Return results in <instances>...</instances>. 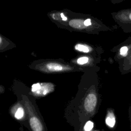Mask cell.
Listing matches in <instances>:
<instances>
[{
    "label": "cell",
    "instance_id": "13",
    "mask_svg": "<svg viewBox=\"0 0 131 131\" xmlns=\"http://www.w3.org/2000/svg\"><path fill=\"white\" fill-rule=\"evenodd\" d=\"M84 25L85 26H89L91 25V19H87L84 21Z\"/></svg>",
    "mask_w": 131,
    "mask_h": 131
},
{
    "label": "cell",
    "instance_id": "10",
    "mask_svg": "<svg viewBox=\"0 0 131 131\" xmlns=\"http://www.w3.org/2000/svg\"><path fill=\"white\" fill-rule=\"evenodd\" d=\"M89 59L88 57H80L77 59V63L79 64H85L86 63H87L88 62Z\"/></svg>",
    "mask_w": 131,
    "mask_h": 131
},
{
    "label": "cell",
    "instance_id": "4",
    "mask_svg": "<svg viewBox=\"0 0 131 131\" xmlns=\"http://www.w3.org/2000/svg\"><path fill=\"white\" fill-rule=\"evenodd\" d=\"M105 122L107 125L111 128H113L115 126L116 124V118L114 113L112 111L108 112L105 119Z\"/></svg>",
    "mask_w": 131,
    "mask_h": 131
},
{
    "label": "cell",
    "instance_id": "8",
    "mask_svg": "<svg viewBox=\"0 0 131 131\" xmlns=\"http://www.w3.org/2000/svg\"><path fill=\"white\" fill-rule=\"evenodd\" d=\"M24 115V111L22 107H18L15 113V117L17 119L22 118Z\"/></svg>",
    "mask_w": 131,
    "mask_h": 131
},
{
    "label": "cell",
    "instance_id": "7",
    "mask_svg": "<svg viewBox=\"0 0 131 131\" xmlns=\"http://www.w3.org/2000/svg\"><path fill=\"white\" fill-rule=\"evenodd\" d=\"M75 48L76 50L81 51V52H85V53H87L89 52V49L87 46H84L83 45H81V44H77L75 46Z\"/></svg>",
    "mask_w": 131,
    "mask_h": 131
},
{
    "label": "cell",
    "instance_id": "12",
    "mask_svg": "<svg viewBox=\"0 0 131 131\" xmlns=\"http://www.w3.org/2000/svg\"><path fill=\"white\" fill-rule=\"evenodd\" d=\"M128 118L129 121V128L131 129V104L128 108Z\"/></svg>",
    "mask_w": 131,
    "mask_h": 131
},
{
    "label": "cell",
    "instance_id": "14",
    "mask_svg": "<svg viewBox=\"0 0 131 131\" xmlns=\"http://www.w3.org/2000/svg\"><path fill=\"white\" fill-rule=\"evenodd\" d=\"M60 16H61V17L62 18V19L63 20L66 21V20H67V18L63 15V14L62 13H61L60 14Z\"/></svg>",
    "mask_w": 131,
    "mask_h": 131
},
{
    "label": "cell",
    "instance_id": "3",
    "mask_svg": "<svg viewBox=\"0 0 131 131\" xmlns=\"http://www.w3.org/2000/svg\"><path fill=\"white\" fill-rule=\"evenodd\" d=\"M121 70L123 74L131 72V51L126 57L121 60Z\"/></svg>",
    "mask_w": 131,
    "mask_h": 131
},
{
    "label": "cell",
    "instance_id": "2",
    "mask_svg": "<svg viewBox=\"0 0 131 131\" xmlns=\"http://www.w3.org/2000/svg\"><path fill=\"white\" fill-rule=\"evenodd\" d=\"M97 103V98L93 93L89 94L85 98L84 106L85 110L88 112H93L96 106Z\"/></svg>",
    "mask_w": 131,
    "mask_h": 131
},
{
    "label": "cell",
    "instance_id": "1",
    "mask_svg": "<svg viewBox=\"0 0 131 131\" xmlns=\"http://www.w3.org/2000/svg\"><path fill=\"white\" fill-rule=\"evenodd\" d=\"M116 20L125 33H131V8L122 10L115 15Z\"/></svg>",
    "mask_w": 131,
    "mask_h": 131
},
{
    "label": "cell",
    "instance_id": "11",
    "mask_svg": "<svg viewBox=\"0 0 131 131\" xmlns=\"http://www.w3.org/2000/svg\"><path fill=\"white\" fill-rule=\"evenodd\" d=\"M40 85L39 83H35L32 85V92H36L40 89Z\"/></svg>",
    "mask_w": 131,
    "mask_h": 131
},
{
    "label": "cell",
    "instance_id": "6",
    "mask_svg": "<svg viewBox=\"0 0 131 131\" xmlns=\"http://www.w3.org/2000/svg\"><path fill=\"white\" fill-rule=\"evenodd\" d=\"M69 24L71 26L75 28H81L83 27L84 21L80 19H74L70 21Z\"/></svg>",
    "mask_w": 131,
    "mask_h": 131
},
{
    "label": "cell",
    "instance_id": "5",
    "mask_svg": "<svg viewBox=\"0 0 131 131\" xmlns=\"http://www.w3.org/2000/svg\"><path fill=\"white\" fill-rule=\"evenodd\" d=\"M46 68L50 71H60L63 69L61 65L54 63H50L47 64Z\"/></svg>",
    "mask_w": 131,
    "mask_h": 131
},
{
    "label": "cell",
    "instance_id": "9",
    "mask_svg": "<svg viewBox=\"0 0 131 131\" xmlns=\"http://www.w3.org/2000/svg\"><path fill=\"white\" fill-rule=\"evenodd\" d=\"M94 124L91 121H88L84 126V129L85 131H91L93 128Z\"/></svg>",
    "mask_w": 131,
    "mask_h": 131
}]
</instances>
